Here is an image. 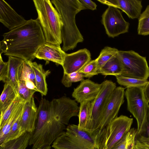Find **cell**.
<instances>
[{
  "mask_svg": "<svg viewBox=\"0 0 149 149\" xmlns=\"http://www.w3.org/2000/svg\"><path fill=\"white\" fill-rule=\"evenodd\" d=\"M0 42L1 54L32 61L46 41L38 20L31 19L24 24L4 33Z\"/></svg>",
  "mask_w": 149,
  "mask_h": 149,
  "instance_id": "6da1fadb",
  "label": "cell"
},
{
  "mask_svg": "<svg viewBox=\"0 0 149 149\" xmlns=\"http://www.w3.org/2000/svg\"><path fill=\"white\" fill-rule=\"evenodd\" d=\"M51 2L58 12L63 24L62 49L65 52L73 50L84 40L76 24L75 18L78 13L85 8L79 0H52Z\"/></svg>",
  "mask_w": 149,
  "mask_h": 149,
  "instance_id": "7a4b0ae2",
  "label": "cell"
},
{
  "mask_svg": "<svg viewBox=\"0 0 149 149\" xmlns=\"http://www.w3.org/2000/svg\"><path fill=\"white\" fill-rule=\"evenodd\" d=\"M38 13L37 18L43 31L46 42L60 45L62 42L63 24L60 16L51 1L33 0Z\"/></svg>",
  "mask_w": 149,
  "mask_h": 149,
  "instance_id": "3957f363",
  "label": "cell"
},
{
  "mask_svg": "<svg viewBox=\"0 0 149 149\" xmlns=\"http://www.w3.org/2000/svg\"><path fill=\"white\" fill-rule=\"evenodd\" d=\"M66 128L65 125L55 119L52 113L41 112L38 114L29 145L32 146L31 149L50 146Z\"/></svg>",
  "mask_w": 149,
  "mask_h": 149,
  "instance_id": "277c9868",
  "label": "cell"
},
{
  "mask_svg": "<svg viewBox=\"0 0 149 149\" xmlns=\"http://www.w3.org/2000/svg\"><path fill=\"white\" fill-rule=\"evenodd\" d=\"M54 149H99L93 134L69 125L52 143Z\"/></svg>",
  "mask_w": 149,
  "mask_h": 149,
  "instance_id": "5b68a950",
  "label": "cell"
},
{
  "mask_svg": "<svg viewBox=\"0 0 149 149\" xmlns=\"http://www.w3.org/2000/svg\"><path fill=\"white\" fill-rule=\"evenodd\" d=\"M133 119L121 115L114 119L106 128L93 134L99 149H113L131 129Z\"/></svg>",
  "mask_w": 149,
  "mask_h": 149,
  "instance_id": "8992f818",
  "label": "cell"
},
{
  "mask_svg": "<svg viewBox=\"0 0 149 149\" xmlns=\"http://www.w3.org/2000/svg\"><path fill=\"white\" fill-rule=\"evenodd\" d=\"M117 56L122 66V75L147 80L149 67L145 57L132 50L118 51Z\"/></svg>",
  "mask_w": 149,
  "mask_h": 149,
  "instance_id": "52a82bcc",
  "label": "cell"
},
{
  "mask_svg": "<svg viewBox=\"0 0 149 149\" xmlns=\"http://www.w3.org/2000/svg\"><path fill=\"white\" fill-rule=\"evenodd\" d=\"M101 84L99 93L91 102L90 118L86 131L92 134L99 128L108 99L116 87V83L110 80H105Z\"/></svg>",
  "mask_w": 149,
  "mask_h": 149,
  "instance_id": "ba28073f",
  "label": "cell"
},
{
  "mask_svg": "<svg viewBox=\"0 0 149 149\" xmlns=\"http://www.w3.org/2000/svg\"><path fill=\"white\" fill-rule=\"evenodd\" d=\"M144 87L127 88L125 92L127 109L137 121L136 137L141 135L145 130L144 120L147 106L148 104L146 102L144 95Z\"/></svg>",
  "mask_w": 149,
  "mask_h": 149,
  "instance_id": "9c48e42d",
  "label": "cell"
},
{
  "mask_svg": "<svg viewBox=\"0 0 149 149\" xmlns=\"http://www.w3.org/2000/svg\"><path fill=\"white\" fill-rule=\"evenodd\" d=\"M102 23L107 34L114 38L128 31L130 24L126 21L118 9L108 6L102 15Z\"/></svg>",
  "mask_w": 149,
  "mask_h": 149,
  "instance_id": "30bf717a",
  "label": "cell"
},
{
  "mask_svg": "<svg viewBox=\"0 0 149 149\" xmlns=\"http://www.w3.org/2000/svg\"><path fill=\"white\" fill-rule=\"evenodd\" d=\"M50 102L54 116L64 125H67L72 117L78 116L79 107L75 100L62 97Z\"/></svg>",
  "mask_w": 149,
  "mask_h": 149,
  "instance_id": "8fae6325",
  "label": "cell"
},
{
  "mask_svg": "<svg viewBox=\"0 0 149 149\" xmlns=\"http://www.w3.org/2000/svg\"><path fill=\"white\" fill-rule=\"evenodd\" d=\"M125 89L119 86L112 92L107 102L100 127L96 131L106 128L117 117L120 108L124 101Z\"/></svg>",
  "mask_w": 149,
  "mask_h": 149,
  "instance_id": "7c38bea8",
  "label": "cell"
},
{
  "mask_svg": "<svg viewBox=\"0 0 149 149\" xmlns=\"http://www.w3.org/2000/svg\"><path fill=\"white\" fill-rule=\"evenodd\" d=\"M91 59L90 52L86 48L66 54L62 65L64 73L69 74L79 71Z\"/></svg>",
  "mask_w": 149,
  "mask_h": 149,
  "instance_id": "4fadbf2b",
  "label": "cell"
},
{
  "mask_svg": "<svg viewBox=\"0 0 149 149\" xmlns=\"http://www.w3.org/2000/svg\"><path fill=\"white\" fill-rule=\"evenodd\" d=\"M102 84L93 82L89 79H84L74 88L72 96L77 102L81 103L94 100L101 88Z\"/></svg>",
  "mask_w": 149,
  "mask_h": 149,
  "instance_id": "5bb4252c",
  "label": "cell"
},
{
  "mask_svg": "<svg viewBox=\"0 0 149 149\" xmlns=\"http://www.w3.org/2000/svg\"><path fill=\"white\" fill-rule=\"evenodd\" d=\"M100 3L121 10L132 19H139L142 8L139 0H97Z\"/></svg>",
  "mask_w": 149,
  "mask_h": 149,
  "instance_id": "9a60e30c",
  "label": "cell"
},
{
  "mask_svg": "<svg viewBox=\"0 0 149 149\" xmlns=\"http://www.w3.org/2000/svg\"><path fill=\"white\" fill-rule=\"evenodd\" d=\"M27 21L5 1L0 0V22L9 30L24 24Z\"/></svg>",
  "mask_w": 149,
  "mask_h": 149,
  "instance_id": "2e32d148",
  "label": "cell"
},
{
  "mask_svg": "<svg viewBox=\"0 0 149 149\" xmlns=\"http://www.w3.org/2000/svg\"><path fill=\"white\" fill-rule=\"evenodd\" d=\"M66 54L60 45L46 42L39 48L36 58L52 61L62 66Z\"/></svg>",
  "mask_w": 149,
  "mask_h": 149,
  "instance_id": "e0dca14e",
  "label": "cell"
},
{
  "mask_svg": "<svg viewBox=\"0 0 149 149\" xmlns=\"http://www.w3.org/2000/svg\"><path fill=\"white\" fill-rule=\"evenodd\" d=\"M38 109L33 97L25 102L24 106L20 121L22 132L32 134L35 129L37 118Z\"/></svg>",
  "mask_w": 149,
  "mask_h": 149,
  "instance_id": "ac0fdd59",
  "label": "cell"
},
{
  "mask_svg": "<svg viewBox=\"0 0 149 149\" xmlns=\"http://www.w3.org/2000/svg\"><path fill=\"white\" fill-rule=\"evenodd\" d=\"M26 62L34 72L38 92H40L42 96L46 95L47 92L46 77L50 74V71L49 70L45 71L42 65L38 64L36 62Z\"/></svg>",
  "mask_w": 149,
  "mask_h": 149,
  "instance_id": "d6986e66",
  "label": "cell"
},
{
  "mask_svg": "<svg viewBox=\"0 0 149 149\" xmlns=\"http://www.w3.org/2000/svg\"><path fill=\"white\" fill-rule=\"evenodd\" d=\"M24 60L13 56H8V82L12 85L17 93L18 72L19 68Z\"/></svg>",
  "mask_w": 149,
  "mask_h": 149,
  "instance_id": "ffe728a7",
  "label": "cell"
},
{
  "mask_svg": "<svg viewBox=\"0 0 149 149\" xmlns=\"http://www.w3.org/2000/svg\"><path fill=\"white\" fill-rule=\"evenodd\" d=\"M18 96L16 91L10 84H5L0 97V116Z\"/></svg>",
  "mask_w": 149,
  "mask_h": 149,
  "instance_id": "44dd1931",
  "label": "cell"
},
{
  "mask_svg": "<svg viewBox=\"0 0 149 149\" xmlns=\"http://www.w3.org/2000/svg\"><path fill=\"white\" fill-rule=\"evenodd\" d=\"M123 67L117 55L107 62L98 72L105 76L113 75L117 76L122 75Z\"/></svg>",
  "mask_w": 149,
  "mask_h": 149,
  "instance_id": "7402d4cb",
  "label": "cell"
},
{
  "mask_svg": "<svg viewBox=\"0 0 149 149\" xmlns=\"http://www.w3.org/2000/svg\"><path fill=\"white\" fill-rule=\"evenodd\" d=\"M31 134L26 132L18 138L3 142L0 144V149H26Z\"/></svg>",
  "mask_w": 149,
  "mask_h": 149,
  "instance_id": "603a6c76",
  "label": "cell"
},
{
  "mask_svg": "<svg viewBox=\"0 0 149 149\" xmlns=\"http://www.w3.org/2000/svg\"><path fill=\"white\" fill-rule=\"evenodd\" d=\"M91 102L86 101L80 103L78 115L79 123L78 125L79 130L86 131L90 119Z\"/></svg>",
  "mask_w": 149,
  "mask_h": 149,
  "instance_id": "cb8c5ba5",
  "label": "cell"
},
{
  "mask_svg": "<svg viewBox=\"0 0 149 149\" xmlns=\"http://www.w3.org/2000/svg\"><path fill=\"white\" fill-rule=\"evenodd\" d=\"M137 130L131 129L116 144L113 149H134Z\"/></svg>",
  "mask_w": 149,
  "mask_h": 149,
  "instance_id": "d4e9b609",
  "label": "cell"
},
{
  "mask_svg": "<svg viewBox=\"0 0 149 149\" xmlns=\"http://www.w3.org/2000/svg\"><path fill=\"white\" fill-rule=\"evenodd\" d=\"M25 102L23 101L21 103L11 117L3 127L0 129V144L4 142L12 125L22 113Z\"/></svg>",
  "mask_w": 149,
  "mask_h": 149,
  "instance_id": "484cf974",
  "label": "cell"
},
{
  "mask_svg": "<svg viewBox=\"0 0 149 149\" xmlns=\"http://www.w3.org/2000/svg\"><path fill=\"white\" fill-rule=\"evenodd\" d=\"M118 51L116 48L109 47H106L103 49L99 56L95 59L98 70L109 60L116 56Z\"/></svg>",
  "mask_w": 149,
  "mask_h": 149,
  "instance_id": "4316f807",
  "label": "cell"
},
{
  "mask_svg": "<svg viewBox=\"0 0 149 149\" xmlns=\"http://www.w3.org/2000/svg\"><path fill=\"white\" fill-rule=\"evenodd\" d=\"M116 77L118 84L127 88L144 87L148 81L147 80L132 78L122 75H118Z\"/></svg>",
  "mask_w": 149,
  "mask_h": 149,
  "instance_id": "83f0119b",
  "label": "cell"
},
{
  "mask_svg": "<svg viewBox=\"0 0 149 149\" xmlns=\"http://www.w3.org/2000/svg\"><path fill=\"white\" fill-rule=\"evenodd\" d=\"M137 32L139 35H149V5L138 19Z\"/></svg>",
  "mask_w": 149,
  "mask_h": 149,
  "instance_id": "f1b7e54d",
  "label": "cell"
},
{
  "mask_svg": "<svg viewBox=\"0 0 149 149\" xmlns=\"http://www.w3.org/2000/svg\"><path fill=\"white\" fill-rule=\"evenodd\" d=\"M18 79L19 81L24 82L27 81H31L36 86L33 71L29 65L25 61H24L19 68Z\"/></svg>",
  "mask_w": 149,
  "mask_h": 149,
  "instance_id": "f546056e",
  "label": "cell"
},
{
  "mask_svg": "<svg viewBox=\"0 0 149 149\" xmlns=\"http://www.w3.org/2000/svg\"><path fill=\"white\" fill-rule=\"evenodd\" d=\"M23 101H24L21 100L18 96L6 110L3 114L0 116V129L3 127Z\"/></svg>",
  "mask_w": 149,
  "mask_h": 149,
  "instance_id": "4dcf8cb0",
  "label": "cell"
},
{
  "mask_svg": "<svg viewBox=\"0 0 149 149\" xmlns=\"http://www.w3.org/2000/svg\"><path fill=\"white\" fill-rule=\"evenodd\" d=\"M84 75L79 71L67 74L63 73L61 82L66 87L71 86L72 83L81 81L84 79Z\"/></svg>",
  "mask_w": 149,
  "mask_h": 149,
  "instance_id": "1f68e13d",
  "label": "cell"
},
{
  "mask_svg": "<svg viewBox=\"0 0 149 149\" xmlns=\"http://www.w3.org/2000/svg\"><path fill=\"white\" fill-rule=\"evenodd\" d=\"M36 91V90L28 88L24 81H19L17 94L22 100L25 102L30 101L33 97L34 93Z\"/></svg>",
  "mask_w": 149,
  "mask_h": 149,
  "instance_id": "d6a6232c",
  "label": "cell"
},
{
  "mask_svg": "<svg viewBox=\"0 0 149 149\" xmlns=\"http://www.w3.org/2000/svg\"><path fill=\"white\" fill-rule=\"evenodd\" d=\"M22 113L12 125L10 132L3 142L18 138L24 133L22 132L20 125Z\"/></svg>",
  "mask_w": 149,
  "mask_h": 149,
  "instance_id": "836d02e7",
  "label": "cell"
},
{
  "mask_svg": "<svg viewBox=\"0 0 149 149\" xmlns=\"http://www.w3.org/2000/svg\"><path fill=\"white\" fill-rule=\"evenodd\" d=\"M98 69L96 59L91 61L79 72L84 77L90 78L98 74Z\"/></svg>",
  "mask_w": 149,
  "mask_h": 149,
  "instance_id": "e575fe53",
  "label": "cell"
},
{
  "mask_svg": "<svg viewBox=\"0 0 149 149\" xmlns=\"http://www.w3.org/2000/svg\"><path fill=\"white\" fill-rule=\"evenodd\" d=\"M1 54L0 53V80L6 83L8 82V62H4L3 61Z\"/></svg>",
  "mask_w": 149,
  "mask_h": 149,
  "instance_id": "d590c367",
  "label": "cell"
},
{
  "mask_svg": "<svg viewBox=\"0 0 149 149\" xmlns=\"http://www.w3.org/2000/svg\"><path fill=\"white\" fill-rule=\"evenodd\" d=\"M144 123L145 126V130L141 136L149 138V104H148L147 106Z\"/></svg>",
  "mask_w": 149,
  "mask_h": 149,
  "instance_id": "8d00e7d4",
  "label": "cell"
},
{
  "mask_svg": "<svg viewBox=\"0 0 149 149\" xmlns=\"http://www.w3.org/2000/svg\"><path fill=\"white\" fill-rule=\"evenodd\" d=\"M85 9H89L92 10L96 9L97 5L96 3L90 0H79Z\"/></svg>",
  "mask_w": 149,
  "mask_h": 149,
  "instance_id": "74e56055",
  "label": "cell"
},
{
  "mask_svg": "<svg viewBox=\"0 0 149 149\" xmlns=\"http://www.w3.org/2000/svg\"><path fill=\"white\" fill-rule=\"evenodd\" d=\"M143 93L144 97L148 104L149 103V81L144 87Z\"/></svg>",
  "mask_w": 149,
  "mask_h": 149,
  "instance_id": "f35d334b",
  "label": "cell"
},
{
  "mask_svg": "<svg viewBox=\"0 0 149 149\" xmlns=\"http://www.w3.org/2000/svg\"><path fill=\"white\" fill-rule=\"evenodd\" d=\"M134 149H149V148L143 143L136 140Z\"/></svg>",
  "mask_w": 149,
  "mask_h": 149,
  "instance_id": "ab89813d",
  "label": "cell"
},
{
  "mask_svg": "<svg viewBox=\"0 0 149 149\" xmlns=\"http://www.w3.org/2000/svg\"><path fill=\"white\" fill-rule=\"evenodd\" d=\"M137 140L149 148V138L140 136L138 137V139Z\"/></svg>",
  "mask_w": 149,
  "mask_h": 149,
  "instance_id": "60d3db41",
  "label": "cell"
},
{
  "mask_svg": "<svg viewBox=\"0 0 149 149\" xmlns=\"http://www.w3.org/2000/svg\"><path fill=\"white\" fill-rule=\"evenodd\" d=\"M51 148L50 146H48L37 149H51Z\"/></svg>",
  "mask_w": 149,
  "mask_h": 149,
  "instance_id": "b9f144b4",
  "label": "cell"
}]
</instances>
